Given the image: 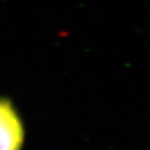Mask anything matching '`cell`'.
<instances>
[{
	"instance_id": "6da1fadb",
	"label": "cell",
	"mask_w": 150,
	"mask_h": 150,
	"mask_svg": "<svg viewBox=\"0 0 150 150\" xmlns=\"http://www.w3.org/2000/svg\"><path fill=\"white\" fill-rule=\"evenodd\" d=\"M25 141L23 125L9 100L0 98V150H21Z\"/></svg>"
}]
</instances>
